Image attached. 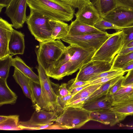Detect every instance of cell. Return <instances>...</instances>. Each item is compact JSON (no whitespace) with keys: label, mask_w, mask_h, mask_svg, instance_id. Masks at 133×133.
<instances>
[{"label":"cell","mask_w":133,"mask_h":133,"mask_svg":"<svg viewBox=\"0 0 133 133\" xmlns=\"http://www.w3.org/2000/svg\"><path fill=\"white\" fill-rule=\"evenodd\" d=\"M12 76L21 88L25 95L30 99L32 102L33 99L30 86V79L15 68Z\"/></svg>","instance_id":"cell-22"},{"label":"cell","mask_w":133,"mask_h":133,"mask_svg":"<svg viewBox=\"0 0 133 133\" xmlns=\"http://www.w3.org/2000/svg\"><path fill=\"white\" fill-rule=\"evenodd\" d=\"M124 76H122L120 78L109 90L107 95L111 96L116 93L122 87Z\"/></svg>","instance_id":"cell-38"},{"label":"cell","mask_w":133,"mask_h":133,"mask_svg":"<svg viewBox=\"0 0 133 133\" xmlns=\"http://www.w3.org/2000/svg\"><path fill=\"white\" fill-rule=\"evenodd\" d=\"M103 18L116 25L122 27L133 26V11L117 8Z\"/></svg>","instance_id":"cell-13"},{"label":"cell","mask_w":133,"mask_h":133,"mask_svg":"<svg viewBox=\"0 0 133 133\" xmlns=\"http://www.w3.org/2000/svg\"><path fill=\"white\" fill-rule=\"evenodd\" d=\"M117 8L133 11V0H115Z\"/></svg>","instance_id":"cell-35"},{"label":"cell","mask_w":133,"mask_h":133,"mask_svg":"<svg viewBox=\"0 0 133 133\" xmlns=\"http://www.w3.org/2000/svg\"><path fill=\"white\" fill-rule=\"evenodd\" d=\"M102 84L90 85L75 94L68 102L66 104L78 99L89 96L95 91L98 89Z\"/></svg>","instance_id":"cell-29"},{"label":"cell","mask_w":133,"mask_h":133,"mask_svg":"<svg viewBox=\"0 0 133 133\" xmlns=\"http://www.w3.org/2000/svg\"><path fill=\"white\" fill-rule=\"evenodd\" d=\"M24 36L21 32L14 29L8 45L9 52L11 56L24 54L25 48Z\"/></svg>","instance_id":"cell-15"},{"label":"cell","mask_w":133,"mask_h":133,"mask_svg":"<svg viewBox=\"0 0 133 133\" xmlns=\"http://www.w3.org/2000/svg\"><path fill=\"white\" fill-rule=\"evenodd\" d=\"M12 66L17 69L30 80L40 84L39 76L35 74L19 57L16 56L13 58Z\"/></svg>","instance_id":"cell-20"},{"label":"cell","mask_w":133,"mask_h":133,"mask_svg":"<svg viewBox=\"0 0 133 133\" xmlns=\"http://www.w3.org/2000/svg\"><path fill=\"white\" fill-rule=\"evenodd\" d=\"M112 103L111 98L107 94L85 103L82 107L91 111L100 109H110Z\"/></svg>","instance_id":"cell-19"},{"label":"cell","mask_w":133,"mask_h":133,"mask_svg":"<svg viewBox=\"0 0 133 133\" xmlns=\"http://www.w3.org/2000/svg\"><path fill=\"white\" fill-rule=\"evenodd\" d=\"M132 60L133 52L122 55H117L113 61L112 69H119L123 64Z\"/></svg>","instance_id":"cell-31"},{"label":"cell","mask_w":133,"mask_h":133,"mask_svg":"<svg viewBox=\"0 0 133 133\" xmlns=\"http://www.w3.org/2000/svg\"><path fill=\"white\" fill-rule=\"evenodd\" d=\"M36 68L39 78L41 93L37 103L33 106L35 110L61 112L63 108L58 103L57 96L52 88L49 77L39 63H38V65Z\"/></svg>","instance_id":"cell-2"},{"label":"cell","mask_w":133,"mask_h":133,"mask_svg":"<svg viewBox=\"0 0 133 133\" xmlns=\"http://www.w3.org/2000/svg\"><path fill=\"white\" fill-rule=\"evenodd\" d=\"M60 112L42 110L38 111L35 110L29 120L19 122V127L22 130H29L30 128L54 122Z\"/></svg>","instance_id":"cell-10"},{"label":"cell","mask_w":133,"mask_h":133,"mask_svg":"<svg viewBox=\"0 0 133 133\" xmlns=\"http://www.w3.org/2000/svg\"><path fill=\"white\" fill-rule=\"evenodd\" d=\"M76 71L73 63L69 60L61 66L51 68L45 72L49 77L59 81L65 76L71 75Z\"/></svg>","instance_id":"cell-16"},{"label":"cell","mask_w":133,"mask_h":133,"mask_svg":"<svg viewBox=\"0 0 133 133\" xmlns=\"http://www.w3.org/2000/svg\"><path fill=\"white\" fill-rule=\"evenodd\" d=\"M51 83L54 90L57 96H65L71 94L68 89L67 83H62L59 85L51 81Z\"/></svg>","instance_id":"cell-33"},{"label":"cell","mask_w":133,"mask_h":133,"mask_svg":"<svg viewBox=\"0 0 133 133\" xmlns=\"http://www.w3.org/2000/svg\"><path fill=\"white\" fill-rule=\"evenodd\" d=\"M90 112L82 107H66L55 122L62 129L78 128L90 120Z\"/></svg>","instance_id":"cell-4"},{"label":"cell","mask_w":133,"mask_h":133,"mask_svg":"<svg viewBox=\"0 0 133 133\" xmlns=\"http://www.w3.org/2000/svg\"><path fill=\"white\" fill-rule=\"evenodd\" d=\"M30 10L49 19L69 22L74 17L75 9L58 0H28Z\"/></svg>","instance_id":"cell-1"},{"label":"cell","mask_w":133,"mask_h":133,"mask_svg":"<svg viewBox=\"0 0 133 133\" xmlns=\"http://www.w3.org/2000/svg\"><path fill=\"white\" fill-rule=\"evenodd\" d=\"M111 35L106 31L100 33L79 35L68 34L61 40L70 45L84 48L93 47L97 50Z\"/></svg>","instance_id":"cell-7"},{"label":"cell","mask_w":133,"mask_h":133,"mask_svg":"<svg viewBox=\"0 0 133 133\" xmlns=\"http://www.w3.org/2000/svg\"><path fill=\"white\" fill-rule=\"evenodd\" d=\"M89 96L80 98L75 100L72 102L67 104L66 107H82L85 104V101L88 99Z\"/></svg>","instance_id":"cell-41"},{"label":"cell","mask_w":133,"mask_h":133,"mask_svg":"<svg viewBox=\"0 0 133 133\" xmlns=\"http://www.w3.org/2000/svg\"><path fill=\"white\" fill-rule=\"evenodd\" d=\"M92 3L103 18L117 7L115 0H93Z\"/></svg>","instance_id":"cell-24"},{"label":"cell","mask_w":133,"mask_h":133,"mask_svg":"<svg viewBox=\"0 0 133 133\" xmlns=\"http://www.w3.org/2000/svg\"><path fill=\"white\" fill-rule=\"evenodd\" d=\"M133 46V41H132L127 44L125 46L123 47L122 49L126 47Z\"/></svg>","instance_id":"cell-48"},{"label":"cell","mask_w":133,"mask_h":133,"mask_svg":"<svg viewBox=\"0 0 133 133\" xmlns=\"http://www.w3.org/2000/svg\"><path fill=\"white\" fill-rule=\"evenodd\" d=\"M94 27L98 29L103 32L109 29H114L117 31L123 30L124 28H127L117 26L102 17L95 24Z\"/></svg>","instance_id":"cell-30"},{"label":"cell","mask_w":133,"mask_h":133,"mask_svg":"<svg viewBox=\"0 0 133 133\" xmlns=\"http://www.w3.org/2000/svg\"><path fill=\"white\" fill-rule=\"evenodd\" d=\"M75 94H71L63 97L57 96V101L58 104L63 108L65 107L68 102Z\"/></svg>","instance_id":"cell-42"},{"label":"cell","mask_w":133,"mask_h":133,"mask_svg":"<svg viewBox=\"0 0 133 133\" xmlns=\"http://www.w3.org/2000/svg\"><path fill=\"white\" fill-rule=\"evenodd\" d=\"M74 8L78 9L90 0H58Z\"/></svg>","instance_id":"cell-36"},{"label":"cell","mask_w":133,"mask_h":133,"mask_svg":"<svg viewBox=\"0 0 133 133\" xmlns=\"http://www.w3.org/2000/svg\"><path fill=\"white\" fill-rule=\"evenodd\" d=\"M108 96L111 98L112 103L124 101L133 97V87L122 86L114 94Z\"/></svg>","instance_id":"cell-27"},{"label":"cell","mask_w":133,"mask_h":133,"mask_svg":"<svg viewBox=\"0 0 133 133\" xmlns=\"http://www.w3.org/2000/svg\"><path fill=\"white\" fill-rule=\"evenodd\" d=\"M13 58L10 55L0 59V78L6 80L12 66Z\"/></svg>","instance_id":"cell-28"},{"label":"cell","mask_w":133,"mask_h":133,"mask_svg":"<svg viewBox=\"0 0 133 133\" xmlns=\"http://www.w3.org/2000/svg\"><path fill=\"white\" fill-rule=\"evenodd\" d=\"M103 32L94 26L82 23L76 19L69 25L68 34L79 35L100 33Z\"/></svg>","instance_id":"cell-17"},{"label":"cell","mask_w":133,"mask_h":133,"mask_svg":"<svg viewBox=\"0 0 133 133\" xmlns=\"http://www.w3.org/2000/svg\"><path fill=\"white\" fill-rule=\"evenodd\" d=\"M28 0H11L6 7L5 14L10 19L16 29L23 27L27 19L26 9Z\"/></svg>","instance_id":"cell-8"},{"label":"cell","mask_w":133,"mask_h":133,"mask_svg":"<svg viewBox=\"0 0 133 133\" xmlns=\"http://www.w3.org/2000/svg\"><path fill=\"white\" fill-rule=\"evenodd\" d=\"M26 22L35 39L39 42L54 40L49 22V19L32 10H30Z\"/></svg>","instance_id":"cell-6"},{"label":"cell","mask_w":133,"mask_h":133,"mask_svg":"<svg viewBox=\"0 0 133 133\" xmlns=\"http://www.w3.org/2000/svg\"><path fill=\"white\" fill-rule=\"evenodd\" d=\"M127 36L123 30L111 34L110 37L96 51L91 60L112 63L116 56L122 49Z\"/></svg>","instance_id":"cell-5"},{"label":"cell","mask_w":133,"mask_h":133,"mask_svg":"<svg viewBox=\"0 0 133 133\" xmlns=\"http://www.w3.org/2000/svg\"><path fill=\"white\" fill-rule=\"evenodd\" d=\"M49 22L54 40H61L68 34L69 25L64 22L49 19Z\"/></svg>","instance_id":"cell-21"},{"label":"cell","mask_w":133,"mask_h":133,"mask_svg":"<svg viewBox=\"0 0 133 133\" xmlns=\"http://www.w3.org/2000/svg\"><path fill=\"white\" fill-rule=\"evenodd\" d=\"M90 112V120L98 122L110 126L119 123L126 117L110 109H100Z\"/></svg>","instance_id":"cell-12"},{"label":"cell","mask_w":133,"mask_h":133,"mask_svg":"<svg viewBox=\"0 0 133 133\" xmlns=\"http://www.w3.org/2000/svg\"><path fill=\"white\" fill-rule=\"evenodd\" d=\"M118 76H119L101 78L88 82L90 85L102 84Z\"/></svg>","instance_id":"cell-43"},{"label":"cell","mask_w":133,"mask_h":133,"mask_svg":"<svg viewBox=\"0 0 133 133\" xmlns=\"http://www.w3.org/2000/svg\"><path fill=\"white\" fill-rule=\"evenodd\" d=\"M88 83V82L79 81L75 78L68 82L67 83V88L69 91L73 89L85 85Z\"/></svg>","instance_id":"cell-37"},{"label":"cell","mask_w":133,"mask_h":133,"mask_svg":"<svg viewBox=\"0 0 133 133\" xmlns=\"http://www.w3.org/2000/svg\"><path fill=\"white\" fill-rule=\"evenodd\" d=\"M110 109L126 117L133 115V97L117 103H113Z\"/></svg>","instance_id":"cell-25"},{"label":"cell","mask_w":133,"mask_h":133,"mask_svg":"<svg viewBox=\"0 0 133 133\" xmlns=\"http://www.w3.org/2000/svg\"><path fill=\"white\" fill-rule=\"evenodd\" d=\"M39 43L36 52L37 61L46 72L65 52L66 46L60 39Z\"/></svg>","instance_id":"cell-3"},{"label":"cell","mask_w":133,"mask_h":133,"mask_svg":"<svg viewBox=\"0 0 133 133\" xmlns=\"http://www.w3.org/2000/svg\"><path fill=\"white\" fill-rule=\"evenodd\" d=\"M133 86V69L128 71L127 74L124 76L122 87Z\"/></svg>","instance_id":"cell-39"},{"label":"cell","mask_w":133,"mask_h":133,"mask_svg":"<svg viewBox=\"0 0 133 133\" xmlns=\"http://www.w3.org/2000/svg\"><path fill=\"white\" fill-rule=\"evenodd\" d=\"M29 84L33 99V106L35 105L38 100L41 93L40 84L34 82L30 79Z\"/></svg>","instance_id":"cell-32"},{"label":"cell","mask_w":133,"mask_h":133,"mask_svg":"<svg viewBox=\"0 0 133 133\" xmlns=\"http://www.w3.org/2000/svg\"><path fill=\"white\" fill-rule=\"evenodd\" d=\"M11 0H0V11L4 7H6L9 4Z\"/></svg>","instance_id":"cell-47"},{"label":"cell","mask_w":133,"mask_h":133,"mask_svg":"<svg viewBox=\"0 0 133 133\" xmlns=\"http://www.w3.org/2000/svg\"><path fill=\"white\" fill-rule=\"evenodd\" d=\"M17 96L8 86L6 80L0 78V106L4 105L14 104Z\"/></svg>","instance_id":"cell-18"},{"label":"cell","mask_w":133,"mask_h":133,"mask_svg":"<svg viewBox=\"0 0 133 133\" xmlns=\"http://www.w3.org/2000/svg\"><path fill=\"white\" fill-rule=\"evenodd\" d=\"M125 72L120 69H111L109 71L101 73L92 77L89 82L103 77L123 75Z\"/></svg>","instance_id":"cell-34"},{"label":"cell","mask_w":133,"mask_h":133,"mask_svg":"<svg viewBox=\"0 0 133 133\" xmlns=\"http://www.w3.org/2000/svg\"><path fill=\"white\" fill-rule=\"evenodd\" d=\"M90 85L88 82V83L87 84L77 88L73 89L69 91L71 94H76Z\"/></svg>","instance_id":"cell-45"},{"label":"cell","mask_w":133,"mask_h":133,"mask_svg":"<svg viewBox=\"0 0 133 133\" xmlns=\"http://www.w3.org/2000/svg\"><path fill=\"white\" fill-rule=\"evenodd\" d=\"M123 75L119 76L103 84L98 89L89 96L88 99L85 101V103L107 95L109 89Z\"/></svg>","instance_id":"cell-26"},{"label":"cell","mask_w":133,"mask_h":133,"mask_svg":"<svg viewBox=\"0 0 133 133\" xmlns=\"http://www.w3.org/2000/svg\"><path fill=\"white\" fill-rule=\"evenodd\" d=\"M133 52V46L122 49L117 54L119 55H125Z\"/></svg>","instance_id":"cell-46"},{"label":"cell","mask_w":133,"mask_h":133,"mask_svg":"<svg viewBox=\"0 0 133 133\" xmlns=\"http://www.w3.org/2000/svg\"><path fill=\"white\" fill-rule=\"evenodd\" d=\"M119 69L126 72L133 69V60L129 61L120 66Z\"/></svg>","instance_id":"cell-44"},{"label":"cell","mask_w":133,"mask_h":133,"mask_svg":"<svg viewBox=\"0 0 133 133\" xmlns=\"http://www.w3.org/2000/svg\"><path fill=\"white\" fill-rule=\"evenodd\" d=\"M19 115H10L0 116V130H22L19 127Z\"/></svg>","instance_id":"cell-23"},{"label":"cell","mask_w":133,"mask_h":133,"mask_svg":"<svg viewBox=\"0 0 133 133\" xmlns=\"http://www.w3.org/2000/svg\"><path fill=\"white\" fill-rule=\"evenodd\" d=\"M76 19L80 22L94 26L101 17L92 2L89 1L78 9L75 14Z\"/></svg>","instance_id":"cell-11"},{"label":"cell","mask_w":133,"mask_h":133,"mask_svg":"<svg viewBox=\"0 0 133 133\" xmlns=\"http://www.w3.org/2000/svg\"><path fill=\"white\" fill-rule=\"evenodd\" d=\"M12 24L0 18V59L10 55L9 43L13 30Z\"/></svg>","instance_id":"cell-14"},{"label":"cell","mask_w":133,"mask_h":133,"mask_svg":"<svg viewBox=\"0 0 133 133\" xmlns=\"http://www.w3.org/2000/svg\"><path fill=\"white\" fill-rule=\"evenodd\" d=\"M123 31L127 34L123 47L130 42L133 41V26L127 27Z\"/></svg>","instance_id":"cell-40"},{"label":"cell","mask_w":133,"mask_h":133,"mask_svg":"<svg viewBox=\"0 0 133 133\" xmlns=\"http://www.w3.org/2000/svg\"><path fill=\"white\" fill-rule=\"evenodd\" d=\"M112 64L103 61L91 60L79 70L76 78L79 81L88 82L95 76L111 70Z\"/></svg>","instance_id":"cell-9"}]
</instances>
